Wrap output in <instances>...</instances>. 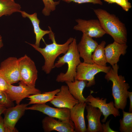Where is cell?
Here are the masks:
<instances>
[{
  "label": "cell",
  "instance_id": "obj_1",
  "mask_svg": "<svg viewBox=\"0 0 132 132\" xmlns=\"http://www.w3.org/2000/svg\"><path fill=\"white\" fill-rule=\"evenodd\" d=\"M93 11L106 34L112 37L114 41L120 44H126V28L118 17L102 9H94Z\"/></svg>",
  "mask_w": 132,
  "mask_h": 132
},
{
  "label": "cell",
  "instance_id": "obj_2",
  "mask_svg": "<svg viewBox=\"0 0 132 132\" xmlns=\"http://www.w3.org/2000/svg\"><path fill=\"white\" fill-rule=\"evenodd\" d=\"M48 27L50 31L49 34V38L52 40V44H46L44 48H41L34 44L26 42L43 56L45 62L42 67V70L47 74H49L54 68V62L57 57L61 54H65L66 53L69 44L74 39L73 38L70 37L65 43L62 44H58L56 42L54 34L51 28L49 26Z\"/></svg>",
  "mask_w": 132,
  "mask_h": 132
},
{
  "label": "cell",
  "instance_id": "obj_3",
  "mask_svg": "<svg viewBox=\"0 0 132 132\" xmlns=\"http://www.w3.org/2000/svg\"><path fill=\"white\" fill-rule=\"evenodd\" d=\"M112 66L106 73L105 78L108 82L111 81L112 82V95L115 107L118 110H124L127 105L129 92L128 90L130 87L126 82L124 77L118 75L119 66L117 64Z\"/></svg>",
  "mask_w": 132,
  "mask_h": 132
},
{
  "label": "cell",
  "instance_id": "obj_4",
  "mask_svg": "<svg viewBox=\"0 0 132 132\" xmlns=\"http://www.w3.org/2000/svg\"><path fill=\"white\" fill-rule=\"evenodd\" d=\"M80 57L77 40L74 38L69 44L66 53L62 57H59L58 60L54 64V68L61 67L66 63L68 65L66 72L61 73L58 75L56 81L58 82L74 81L76 76L77 67L81 62Z\"/></svg>",
  "mask_w": 132,
  "mask_h": 132
},
{
  "label": "cell",
  "instance_id": "obj_5",
  "mask_svg": "<svg viewBox=\"0 0 132 132\" xmlns=\"http://www.w3.org/2000/svg\"><path fill=\"white\" fill-rule=\"evenodd\" d=\"M111 68L110 66H101L95 63L81 62L77 67L75 79L87 81L86 87H90L95 84V76L96 74L101 72L106 73Z\"/></svg>",
  "mask_w": 132,
  "mask_h": 132
},
{
  "label": "cell",
  "instance_id": "obj_6",
  "mask_svg": "<svg viewBox=\"0 0 132 132\" xmlns=\"http://www.w3.org/2000/svg\"><path fill=\"white\" fill-rule=\"evenodd\" d=\"M18 59L20 81L30 87H35L38 72L34 62L26 55Z\"/></svg>",
  "mask_w": 132,
  "mask_h": 132
},
{
  "label": "cell",
  "instance_id": "obj_7",
  "mask_svg": "<svg viewBox=\"0 0 132 132\" xmlns=\"http://www.w3.org/2000/svg\"><path fill=\"white\" fill-rule=\"evenodd\" d=\"M0 74L8 84H12L20 81L18 59L10 57L1 62Z\"/></svg>",
  "mask_w": 132,
  "mask_h": 132
},
{
  "label": "cell",
  "instance_id": "obj_8",
  "mask_svg": "<svg viewBox=\"0 0 132 132\" xmlns=\"http://www.w3.org/2000/svg\"><path fill=\"white\" fill-rule=\"evenodd\" d=\"M28 104H17L7 108L3 114L4 121L6 132H16L18 131L15 125L20 119L23 115Z\"/></svg>",
  "mask_w": 132,
  "mask_h": 132
},
{
  "label": "cell",
  "instance_id": "obj_9",
  "mask_svg": "<svg viewBox=\"0 0 132 132\" xmlns=\"http://www.w3.org/2000/svg\"><path fill=\"white\" fill-rule=\"evenodd\" d=\"M76 21L77 24L74 26L73 29L81 31L90 37L99 38L106 34L98 19L86 20L78 19Z\"/></svg>",
  "mask_w": 132,
  "mask_h": 132
},
{
  "label": "cell",
  "instance_id": "obj_10",
  "mask_svg": "<svg viewBox=\"0 0 132 132\" xmlns=\"http://www.w3.org/2000/svg\"><path fill=\"white\" fill-rule=\"evenodd\" d=\"M87 104L98 108L104 116L102 120V122H106L107 118L110 115L112 114L115 117L120 115L119 110L115 106L113 101L106 103L107 99L99 97H95L90 94L86 98Z\"/></svg>",
  "mask_w": 132,
  "mask_h": 132
},
{
  "label": "cell",
  "instance_id": "obj_11",
  "mask_svg": "<svg viewBox=\"0 0 132 132\" xmlns=\"http://www.w3.org/2000/svg\"><path fill=\"white\" fill-rule=\"evenodd\" d=\"M11 100L19 104L23 99L30 95L41 93V91L35 87L28 86L20 81L18 86L9 84L8 88L6 92Z\"/></svg>",
  "mask_w": 132,
  "mask_h": 132
},
{
  "label": "cell",
  "instance_id": "obj_12",
  "mask_svg": "<svg viewBox=\"0 0 132 132\" xmlns=\"http://www.w3.org/2000/svg\"><path fill=\"white\" fill-rule=\"evenodd\" d=\"M42 124L43 129L45 132L53 131L59 132H75L74 125L70 119L64 121L46 116L43 119Z\"/></svg>",
  "mask_w": 132,
  "mask_h": 132
},
{
  "label": "cell",
  "instance_id": "obj_13",
  "mask_svg": "<svg viewBox=\"0 0 132 132\" xmlns=\"http://www.w3.org/2000/svg\"><path fill=\"white\" fill-rule=\"evenodd\" d=\"M35 110L48 116L62 120H70V109L66 108H54L44 104H36L26 108V110Z\"/></svg>",
  "mask_w": 132,
  "mask_h": 132
},
{
  "label": "cell",
  "instance_id": "obj_14",
  "mask_svg": "<svg viewBox=\"0 0 132 132\" xmlns=\"http://www.w3.org/2000/svg\"><path fill=\"white\" fill-rule=\"evenodd\" d=\"M98 45L97 42L92 38L83 33L80 41L77 44V48L80 57L83 59L84 62L94 63L92 59V55Z\"/></svg>",
  "mask_w": 132,
  "mask_h": 132
},
{
  "label": "cell",
  "instance_id": "obj_15",
  "mask_svg": "<svg viewBox=\"0 0 132 132\" xmlns=\"http://www.w3.org/2000/svg\"><path fill=\"white\" fill-rule=\"evenodd\" d=\"M59 92L50 102L57 108L70 109L79 103L70 92L67 85L61 86Z\"/></svg>",
  "mask_w": 132,
  "mask_h": 132
},
{
  "label": "cell",
  "instance_id": "obj_16",
  "mask_svg": "<svg viewBox=\"0 0 132 132\" xmlns=\"http://www.w3.org/2000/svg\"><path fill=\"white\" fill-rule=\"evenodd\" d=\"M86 105V102H79L70 109V119L74 125L75 132H87L84 116Z\"/></svg>",
  "mask_w": 132,
  "mask_h": 132
},
{
  "label": "cell",
  "instance_id": "obj_17",
  "mask_svg": "<svg viewBox=\"0 0 132 132\" xmlns=\"http://www.w3.org/2000/svg\"><path fill=\"white\" fill-rule=\"evenodd\" d=\"M127 47L126 44H120L115 41L108 45L104 49L107 63L112 66L117 64L120 56L126 54Z\"/></svg>",
  "mask_w": 132,
  "mask_h": 132
},
{
  "label": "cell",
  "instance_id": "obj_18",
  "mask_svg": "<svg viewBox=\"0 0 132 132\" xmlns=\"http://www.w3.org/2000/svg\"><path fill=\"white\" fill-rule=\"evenodd\" d=\"M87 112L86 118L88 124L87 128V132H103L100 118L102 114L97 108L87 104L86 107Z\"/></svg>",
  "mask_w": 132,
  "mask_h": 132
},
{
  "label": "cell",
  "instance_id": "obj_19",
  "mask_svg": "<svg viewBox=\"0 0 132 132\" xmlns=\"http://www.w3.org/2000/svg\"><path fill=\"white\" fill-rule=\"evenodd\" d=\"M22 17L28 18L31 21L33 28L34 33L35 35L36 41L35 44L38 47L40 46V41L43 37L45 35L49 34L50 31L44 30L42 29L39 26L40 21L38 18L37 14L35 12L32 14H29L25 11H20Z\"/></svg>",
  "mask_w": 132,
  "mask_h": 132
},
{
  "label": "cell",
  "instance_id": "obj_20",
  "mask_svg": "<svg viewBox=\"0 0 132 132\" xmlns=\"http://www.w3.org/2000/svg\"><path fill=\"white\" fill-rule=\"evenodd\" d=\"M65 82L67 85L70 93L79 102H87L86 99L83 94V90L86 87L87 81L75 79L73 82Z\"/></svg>",
  "mask_w": 132,
  "mask_h": 132
},
{
  "label": "cell",
  "instance_id": "obj_21",
  "mask_svg": "<svg viewBox=\"0 0 132 132\" xmlns=\"http://www.w3.org/2000/svg\"><path fill=\"white\" fill-rule=\"evenodd\" d=\"M60 91L57 89L52 91L45 92L29 96L28 99L29 100L28 105L36 104H44L51 101L57 93Z\"/></svg>",
  "mask_w": 132,
  "mask_h": 132
},
{
  "label": "cell",
  "instance_id": "obj_22",
  "mask_svg": "<svg viewBox=\"0 0 132 132\" xmlns=\"http://www.w3.org/2000/svg\"><path fill=\"white\" fill-rule=\"evenodd\" d=\"M20 4L14 0H0V18L3 15H10L21 11Z\"/></svg>",
  "mask_w": 132,
  "mask_h": 132
},
{
  "label": "cell",
  "instance_id": "obj_23",
  "mask_svg": "<svg viewBox=\"0 0 132 132\" xmlns=\"http://www.w3.org/2000/svg\"><path fill=\"white\" fill-rule=\"evenodd\" d=\"M106 44V42L102 41L98 44L92 55V59L94 63L103 66H107V62L104 49Z\"/></svg>",
  "mask_w": 132,
  "mask_h": 132
},
{
  "label": "cell",
  "instance_id": "obj_24",
  "mask_svg": "<svg viewBox=\"0 0 132 132\" xmlns=\"http://www.w3.org/2000/svg\"><path fill=\"white\" fill-rule=\"evenodd\" d=\"M123 117L119 121V130L121 132H132V113L122 110Z\"/></svg>",
  "mask_w": 132,
  "mask_h": 132
},
{
  "label": "cell",
  "instance_id": "obj_25",
  "mask_svg": "<svg viewBox=\"0 0 132 132\" xmlns=\"http://www.w3.org/2000/svg\"><path fill=\"white\" fill-rule=\"evenodd\" d=\"M44 7L42 10V13L45 16H49L51 12L54 11L56 6L59 4L60 1H54L53 0H42Z\"/></svg>",
  "mask_w": 132,
  "mask_h": 132
},
{
  "label": "cell",
  "instance_id": "obj_26",
  "mask_svg": "<svg viewBox=\"0 0 132 132\" xmlns=\"http://www.w3.org/2000/svg\"><path fill=\"white\" fill-rule=\"evenodd\" d=\"M0 105L7 108L14 106V104L5 92L0 90Z\"/></svg>",
  "mask_w": 132,
  "mask_h": 132
},
{
  "label": "cell",
  "instance_id": "obj_27",
  "mask_svg": "<svg viewBox=\"0 0 132 132\" xmlns=\"http://www.w3.org/2000/svg\"><path fill=\"white\" fill-rule=\"evenodd\" d=\"M108 3H116L121 6L126 11H128L131 8L132 5L128 0H103Z\"/></svg>",
  "mask_w": 132,
  "mask_h": 132
},
{
  "label": "cell",
  "instance_id": "obj_28",
  "mask_svg": "<svg viewBox=\"0 0 132 132\" xmlns=\"http://www.w3.org/2000/svg\"><path fill=\"white\" fill-rule=\"evenodd\" d=\"M67 3L73 2L78 4L85 3H91L94 4H99L102 5V2L101 0H62Z\"/></svg>",
  "mask_w": 132,
  "mask_h": 132
},
{
  "label": "cell",
  "instance_id": "obj_29",
  "mask_svg": "<svg viewBox=\"0 0 132 132\" xmlns=\"http://www.w3.org/2000/svg\"><path fill=\"white\" fill-rule=\"evenodd\" d=\"M9 84L0 74V90L6 92L8 88Z\"/></svg>",
  "mask_w": 132,
  "mask_h": 132
},
{
  "label": "cell",
  "instance_id": "obj_30",
  "mask_svg": "<svg viewBox=\"0 0 132 132\" xmlns=\"http://www.w3.org/2000/svg\"><path fill=\"white\" fill-rule=\"evenodd\" d=\"M111 119L107 121L105 124H102L103 132H117L111 129L110 127L109 123Z\"/></svg>",
  "mask_w": 132,
  "mask_h": 132
},
{
  "label": "cell",
  "instance_id": "obj_31",
  "mask_svg": "<svg viewBox=\"0 0 132 132\" xmlns=\"http://www.w3.org/2000/svg\"><path fill=\"white\" fill-rule=\"evenodd\" d=\"M0 132H6L3 118L0 116Z\"/></svg>",
  "mask_w": 132,
  "mask_h": 132
},
{
  "label": "cell",
  "instance_id": "obj_32",
  "mask_svg": "<svg viewBox=\"0 0 132 132\" xmlns=\"http://www.w3.org/2000/svg\"><path fill=\"white\" fill-rule=\"evenodd\" d=\"M128 98L130 99V106L129 112H132V92H129Z\"/></svg>",
  "mask_w": 132,
  "mask_h": 132
},
{
  "label": "cell",
  "instance_id": "obj_33",
  "mask_svg": "<svg viewBox=\"0 0 132 132\" xmlns=\"http://www.w3.org/2000/svg\"><path fill=\"white\" fill-rule=\"evenodd\" d=\"M6 108L5 107L0 105V116L4 113Z\"/></svg>",
  "mask_w": 132,
  "mask_h": 132
},
{
  "label": "cell",
  "instance_id": "obj_34",
  "mask_svg": "<svg viewBox=\"0 0 132 132\" xmlns=\"http://www.w3.org/2000/svg\"><path fill=\"white\" fill-rule=\"evenodd\" d=\"M3 42L2 37L0 35V49L3 47Z\"/></svg>",
  "mask_w": 132,
  "mask_h": 132
}]
</instances>
